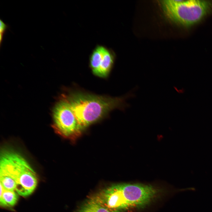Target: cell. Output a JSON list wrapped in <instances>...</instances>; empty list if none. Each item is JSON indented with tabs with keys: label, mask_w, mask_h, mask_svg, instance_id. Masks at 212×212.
<instances>
[{
	"label": "cell",
	"mask_w": 212,
	"mask_h": 212,
	"mask_svg": "<svg viewBox=\"0 0 212 212\" xmlns=\"http://www.w3.org/2000/svg\"><path fill=\"white\" fill-rule=\"evenodd\" d=\"M114 60L112 53L106 49L100 67L95 75L103 78L107 77L112 67Z\"/></svg>",
	"instance_id": "8992f818"
},
{
	"label": "cell",
	"mask_w": 212,
	"mask_h": 212,
	"mask_svg": "<svg viewBox=\"0 0 212 212\" xmlns=\"http://www.w3.org/2000/svg\"><path fill=\"white\" fill-rule=\"evenodd\" d=\"M106 48L98 46L94 50L90 58V66L95 74L100 66Z\"/></svg>",
	"instance_id": "ba28073f"
},
{
	"label": "cell",
	"mask_w": 212,
	"mask_h": 212,
	"mask_svg": "<svg viewBox=\"0 0 212 212\" xmlns=\"http://www.w3.org/2000/svg\"><path fill=\"white\" fill-rule=\"evenodd\" d=\"M135 96L132 90L119 97H111L80 92H73L64 97L79 124L83 129L114 109L124 110L130 106L126 100Z\"/></svg>",
	"instance_id": "7a4b0ae2"
},
{
	"label": "cell",
	"mask_w": 212,
	"mask_h": 212,
	"mask_svg": "<svg viewBox=\"0 0 212 212\" xmlns=\"http://www.w3.org/2000/svg\"><path fill=\"white\" fill-rule=\"evenodd\" d=\"M9 25L5 23L1 19L0 20V47H1L4 35L8 29H9Z\"/></svg>",
	"instance_id": "8fae6325"
},
{
	"label": "cell",
	"mask_w": 212,
	"mask_h": 212,
	"mask_svg": "<svg viewBox=\"0 0 212 212\" xmlns=\"http://www.w3.org/2000/svg\"><path fill=\"white\" fill-rule=\"evenodd\" d=\"M0 185L4 190L11 191L16 190V184L11 177L5 174L0 173Z\"/></svg>",
	"instance_id": "30bf717a"
},
{
	"label": "cell",
	"mask_w": 212,
	"mask_h": 212,
	"mask_svg": "<svg viewBox=\"0 0 212 212\" xmlns=\"http://www.w3.org/2000/svg\"><path fill=\"white\" fill-rule=\"evenodd\" d=\"M11 175L16 183V191L21 196L29 195L37 186L35 173L28 162L17 166L12 171Z\"/></svg>",
	"instance_id": "5b68a950"
},
{
	"label": "cell",
	"mask_w": 212,
	"mask_h": 212,
	"mask_svg": "<svg viewBox=\"0 0 212 212\" xmlns=\"http://www.w3.org/2000/svg\"><path fill=\"white\" fill-rule=\"evenodd\" d=\"M162 4L169 19L186 26L200 21L212 7L211 3L205 0H165Z\"/></svg>",
	"instance_id": "3957f363"
},
{
	"label": "cell",
	"mask_w": 212,
	"mask_h": 212,
	"mask_svg": "<svg viewBox=\"0 0 212 212\" xmlns=\"http://www.w3.org/2000/svg\"><path fill=\"white\" fill-rule=\"evenodd\" d=\"M0 204L2 206H12L16 203L18 196L14 191L4 190L0 185Z\"/></svg>",
	"instance_id": "9c48e42d"
},
{
	"label": "cell",
	"mask_w": 212,
	"mask_h": 212,
	"mask_svg": "<svg viewBox=\"0 0 212 212\" xmlns=\"http://www.w3.org/2000/svg\"><path fill=\"white\" fill-rule=\"evenodd\" d=\"M158 192L150 185L120 183L104 188L93 197L110 212H123L144 207L156 197Z\"/></svg>",
	"instance_id": "6da1fadb"
},
{
	"label": "cell",
	"mask_w": 212,
	"mask_h": 212,
	"mask_svg": "<svg viewBox=\"0 0 212 212\" xmlns=\"http://www.w3.org/2000/svg\"><path fill=\"white\" fill-rule=\"evenodd\" d=\"M53 120L54 130L62 136L74 141L81 135L83 129L79 124L64 97L54 107Z\"/></svg>",
	"instance_id": "277c9868"
},
{
	"label": "cell",
	"mask_w": 212,
	"mask_h": 212,
	"mask_svg": "<svg viewBox=\"0 0 212 212\" xmlns=\"http://www.w3.org/2000/svg\"><path fill=\"white\" fill-rule=\"evenodd\" d=\"M74 212H110L91 196Z\"/></svg>",
	"instance_id": "52a82bcc"
}]
</instances>
